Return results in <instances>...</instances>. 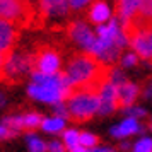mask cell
<instances>
[{"mask_svg":"<svg viewBox=\"0 0 152 152\" xmlns=\"http://www.w3.org/2000/svg\"><path fill=\"white\" fill-rule=\"evenodd\" d=\"M91 152H115L111 147H94Z\"/></svg>","mask_w":152,"mask_h":152,"instance_id":"obj_31","label":"cell"},{"mask_svg":"<svg viewBox=\"0 0 152 152\" xmlns=\"http://www.w3.org/2000/svg\"><path fill=\"white\" fill-rule=\"evenodd\" d=\"M79 137H80V132H77L75 128H70V130L63 132V144L67 149L74 147V145L79 144Z\"/></svg>","mask_w":152,"mask_h":152,"instance_id":"obj_19","label":"cell"},{"mask_svg":"<svg viewBox=\"0 0 152 152\" xmlns=\"http://www.w3.org/2000/svg\"><path fill=\"white\" fill-rule=\"evenodd\" d=\"M5 60H7V56L4 55V53H0V82L4 80V67H5Z\"/></svg>","mask_w":152,"mask_h":152,"instance_id":"obj_29","label":"cell"},{"mask_svg":"<svg viewBox=\"0 0 152 152\" xmlns=\"http://www.w3.org/2000/svg\"><path fill=\"white\" fill-rule=\"evenodd\" d=\"M142 4H144L142 0H123V2H116L115 4L116 5L115 7V14H116V19L121 24V28L137 17Z\"/></svg>","mask_w":152,"mask_h":152,"instance_id":"obj_9","label":"cell"},{"mask_svg":"<svg viewBox=\"0 0 152 152\" xmlns=\"http://www.w3.org/2000/svg\"><path fill=\"white\" fill-rule=\"evenodd\" d=\"M116 92H118V104H120V108H130L133 106L135 103V99L138 97L140 94V89H138V86H135L133 82H123L121 86H118L116 87Z\"/></svg>","mask_w":152,"mask_h":152,"instance_id":"obj_12","label":"cell"},{"mask_svg":"<svg viewBox=\"0 0 152 152\" xmlns=\"http://www.w3.org/2000/svg\"><path fill=\"white\" fill-rule=\"evenodd\" d=\"M0 19L15 26H38V21H43L38 5L15 0H0Z\"/></svg>","mask_w":152,"mask_h":152,"instance_id":"obj_3","label":"cell"},{"mask_svg":"<svg viewBox=\"0 0 152 152\" xmlns=\"http://www.w3.org/2000/svg\"><path fill=\"white\" fill-rule=\"evenodd\" d=\"M4 104H5V96L0 92V106H4Z\"/></svg>","mask_w":152,"mask_h":152,"instance_id":"obj_32","label":"cell"},{"mask_svg":"<svg viewBox=\"0 0 152 152\" xmlns=\"http://www.w3.org/2000/svg\"><path fill=\"white\" fill-rule=\"evenodd\" d=\"M99 99H101V108H99V115H110L115 110L120 108L118 104V92L116 86L111 82H106L99 91Z\"/></svg>","mask_w":152,"mask_h":152,"instance_id":"obj_10","label":"cell"},{"mask_svg":"<svg viewBox=\"0 0 152 152\" xmlns=\"http://www.w3.org/2000/svg\"><path fill=\"white\" fill-rule=\"evenodd\" d=\"M4 126H7L9 130H12V132H17L22 130L24 128V125H22V116H19V115H15V116H9L4 120Z\"/></svg>","mask_w":152,"mask_h":152,"instance_id":"obj_20","label":"cell"},{"mask_svg":"<svg viewBox=\"0 0 152 152\" xmlns=\"http://www.w3.org/2000/svg\"><path fill=\"white\" fill-rule=\"evenodd\" d=\"M140 130H144V128L138 125L137 120L128 116L126 120H123L121 123L118 125V126L111 128V135L116 137V138H125V137H128V135H132V133H137Z\"/></svg>","mask_w":152,"mask_h":152,"instance_id":"obj_14","label":"cell"},{"mask_svg":"<svg viewBox=\"0 0 152 152\" xmlns=\"http://www.w3.org/2000/svg\"><path fill=\"white\" fill-rule=\"evenodd\" d=\"M48 151L50 152H65V144L58 142V140H53V142L48 144Z\"/></svg>","mask_w":152,"mask_h":152,"instance_id":"obj_26","label":"cell"},{"mask_svg":"<svg viewBox=\"0 0 152 152\" xmlns=\"http://www.w3.org/2000/svg\"><path fill=\"white\" fill-rule=\"evenodd\" d=\"M55 113L58 115V118H62V120H65V118H69V120H70L69 106H67L65 103H58V104H55Z\"/></svg>","mask_w":152,"mask_h":152,"instance_id":"obj_24","label":"cell"},{"mask_svg":"<svg viewBox=\"0 0 152 152\" xmlns=\"http://www.w3.org/2000/svg\"><path fill=\"white\" fill-rule=\"evenodd\" d=\"M33 56V67L34 72L43 74V75H58V72L62 69V56L53 46L43 45L38 46Z\"/></svg>","mask_w":152,"mask_h":152,"instance_id":"obj_5","label":"cell"},{"mask_svg":"<svg viewBox=\"0 0 152 152\" xmlns=\"http://www.w3.org/2000/svg\"><path fill=\"white\" fill-rule=\"evenodd\" d=\"M28 74H34V67H33V56L31 55H19V53H12L7 56L5 60V67H4V80L9 84H17L21 82L24 75Z\"/></svg>","mask_w":152,"mask_h":152,"instance_id":"obj_6","label":"cell"},{"mask_svg":"<svg viewBox=\"0 0 152 152\" xmlns=\"http://www.w3.org/2000/svg\"><path fill=\"white\" fill-rule=\"evenodd\" d=\"M38 7H39L43 19H48V17H67L70 10L69 2H60V0L58 2H51V0L39 2Z\"/></svg>","mask_w":152,"mask_h":152,"instance_id":"obj_11","label":"cell"},{"mask_svg":"<svg viewBox=\"0 0 152 152\" xmlns=\"http://www.w3.org/2000/svg\"><path fill=\"white\" fill-rule=\"evenodd\" d=\"M138 62V56L135 53H125L121 56V65L123 67H133V65H137Z\"/></svg>","mask_w":152,"mask_h":152,"instance_id":"obj_23","label":"cell"},{"mask_svg":"<svg viewBox=\"0 0 152 152\" xmlns=\"http://www.w3.org/2000/svg\"><path fill=\"white\" fill-rule=\"evenodd\" d=\"M28 147H29V151L31 152H46L48 151V145L45 144L41 138L31 137V135L28 137Z\"/></svg>","mask_w":152,"mask_h":152,"instance_id":"obj_21","label":"cell"},{"mask_svg":"<svg viewBox=\"0 0 152 152\" xmlns=\"http://www.w3.org/2000/svg\"><path fill=\"white\" fill-rule=\"evenodd\" d=\"M43 120H45V118H43L39 113L22 115V125H24V128H38V126H41Z\"/></svg>","mask_w":152,"mask_h":152,"instance_id":"obj_17","label":"cell"},{"mask_svg":"<svg viewBox=\"0 0 152 152\" xmlns=\"http://www.w3.org/2000/svg\"><path fill=\"white\" fill-rule=\"evenodd\" d=\"M69 152H89V149H86V147H82L80 144L74 145V147H70Z\"/></svg>","mask_w":152,"mask_h":152,"instance_id":"obj_30","label":"cell"},{"mask_svg":"<svg viewBox=\"0 0 152 152\" xmlns=\"http://www.w3.org/2000/svg\"><path fill=\"white\" fill-rule=\"evenodd\" d=\"M110 72L111 69L103 62H99L94 55L91 53H77L67 62L65 67V75L69 79V84L74 92H96L106 82H110Z\"/></svg>","mask_w":152,"mask_h":152,"instance_id":"obj_1","label":"cell"},{"mask_svg":"<svg viewBox=\"0 0 152 152\" xmlns=\"http://www.w3.org/2000/svg\"><path fill=\"white\" fill-rule=\"evenodd\" d=\"M67 34L72 41H75L80 48L86 50V53H89L94 48L97 41V36L89 29V26L84 21H74L67 26Z\"/></svg>","mask_w":152,"mask_h":152,"instance_id":"obj_7","label":"cell"},{"mask_svg":"<svg viewBox=\"0 0 152 152\" xmlns=\"http://www.w3.org/2000/svg\"><path fill=\"white\" fill-rule=\"evenodd\" d=\"M97 142H99L97 135L89 133V132H80L79 144L82 145V147H86V149H94V147H97Z\"/></svg>","mask_w":152,"mask_h":152,"instance_id":"obj_18","label":"cell"},{"mask_svg":"<svg viewBox=\"0 0 152 152\" xmlns=\"http://www.w3.org/2000/svg\"><path fill=\"white\" fill-rule=\"evenodd\" d=\"M17 41V26L14 22L0 19V53L5 56L14 53V45Z\"/></svg>","mask_w":152,"mask_h":152,"instance_id":"obj_8","label":"cell"},{"mask_svg":"<svg viewBox=\"0 0 152 152\" xmlns=\"http://www.w3.org/2000/svg\"><path fill=\"white\" fill-rule=\"evenodd\" d=\"M28 94L36 101L58 104L70 99L72 87L63 72H60L58 75H43V74L34 72L33 82L28 87Z\"/></svg>","mask_w":152,"mask_h":152,"instance_id":"obj_2","label":"cell"},{"mask_svg":"<svg viewBox=\"0 0 152 152\" xmlns=\"http://www.w3.org/2000/svg\"><path fill=\"white\" fill-rule=\"evenodd\" d=\"M133 152H152V140L151 138H140L137 144L133 145Z\"/></svg>","mask_w":152,"mask_h":152,"instance_id":"obj_22","label":"cell"},{"mask_svg":"<svg viewBox=\"0 0 152 152\" xmlns=\"http://www.w3.org/2000/svg\"><path fill=\"white\" fill-rule=\"evenodd\" d=\"M87 17H89L91 22H94L97 26L108 24L111 21V9L106 2H94V4H91Z\"/></svg>","mask_w":152,"mask_h":152,"instance_id":"obj_13","label":"cell"},{"mask_svg":"<svg viewBox=\"0 0 152 152\" xmlns=\"http://www.w3.org/2000/svg\"><path fill=\"white\" fill-rule=\"evenodd\" d=\"M128 24L135 26V28L144 29L145 38H147V43H149V48H151V63H152V22H144V21H140L138 17H135V19L130 21ZM128 24H126V26H128ZM123 28H125V26H123Z\"/></svg>","mask_w":152,"mask_h":152,"instance_id":"obj_16","label":"cell"},{"mask_svg":"<svg viewBox=\"0 0 152 152\" xmlns=\"http://www.w3.org/2000/svg\"><path fill=\"white\" fill-rule=\"evenodd\" d=\"M69 5L72 10H80V9H86L87 5H91V4L86 2V0H72V2H69Z\"/></svg>","mask_w":152,"mask_h":152,"instance_id":"obj_27","label":"cell"},{"mask_svg":"<svg viewBox=\"0 0 152 152\" xmlns=\"http://www.w3.org/2000/svg\"><path fill=\"white\" fill-rule=\"evenodd\" d=\"M41 128L45 132H50V133H58L65 128V120L58 116H53V118H45L41 123Z\"/></svg>","mask_w":152,"mask_h":152,"instance_id":"obj_15","label":"cell"},{"mask_svg":"<svg viewBox=\"0 0 152 152\" xmlns=\"http://www.w3.org/2000/svg\"><path fill=\"white\" fill-rule=\"evenodd\" d=\"M121 149H123V151H128V149H130V145H128V144H121Z\"/></svg>","mask_w":152,"mask_h":152,"instance_id":"obj_33","label":"cell"},{"mask_svg":"<svg viewBox=\"0 0 152 152\" xmlns=\"http://www.w3.org/2000/svg\"><path fill=\"white\" fill-rule=\"evenodd\" d=\"M151 126H152V121H151Z\"/></svg>","mask_w":152,"mask_h":152,"instance_id":"obj_34","label":"cell"},{"mask_svg":"<svg viewBox=\"0 0 152 152\" xmlns=\"http://www.w3.org/2000/svg\"><path fill=\"white\" fill-rule=\"evenodd\" d=\"M125 113H126V115H130V118H135V120L147 115V113H145V110L137 108V106H130V108H126V110H125Z\"/></svg>","mask_w":152,"mask_h":152,"instance_id":"obj_25","label":"cell"},{"mask_svg":"<svg viewBox=\"0 0 152 152\" xmlns=\"http://www.w3.org/2000/svg\"><path fill=\"white\" fill-rule=\"evenodd\" d=\"M15 132L9 130L7 126H4V125H0V140H4V138H9V137H14Z\"/></svg>","mask_w":152,"mask_h":152,"instance_id":"obj_28","label":"cell"},{"mask_svg":"<svg viewBox=\"0 0 152 152\" xmlns=\"http://www.w3.org/2000/svg\"><path fill=\"white\" fill-rule=\"evenodd\" d=\"M67 106H69L70 120L77 121V123H82V121H87L94 115L99 113L101 99H99V94H96V92L82 91V92H74L70 96Z\"/></svg>","mask_w":152,"mask_h":152,"instance_id":"obj_4","label":"cell"}]
</instances>
